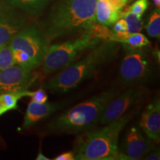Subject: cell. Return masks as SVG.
I'll return each mask as SVG.
<instances>
[{"label": "cell", "mask_w": 160, "mask_h": 160, "mask_svg": "<svg viewBox=\"0 0 160 160\" xmlns=\"http://www.w3.org/2000/svg\"><path fill=\"white\" fill-rule=\"evenodd\" d=\"M125 54L119 70V81L122 85H131L145 81L151 75V63L147 51L133 48L122 44Z\"/></svg>", "instance_id": "cell-7"}, {"label": "cell", "mask_w": 160, "mask_h": 160, "mask_svg": "<svg viewBox=\"0 0 160 160\" xmlns=\"http://www.w3.org/2000/svg\"><path fill=\"white\" fill-rule=\"evenodd\" d=\"M32 71L17 65L0 70V94L28 90L36 79Z\"/></svg>", "instance_id": "cell-8"}, {"label": "cell", "mask_w": 160, "mask_h": 160, "mask_svg": "<svg viewBox=\"0 0 160 160\" xmlns=\"http://www.w3.org/2000/svg\"><path fill=\"white\" fill-rule=\"evenodd\" d=\"M123 1L125 2V4H127L128 2L129 1H131V0H123Z\"/></svg>", "instance_id": "cell-29"}, {"label": "cell", "mask_w": 160, "mask_h": 160, "mask_svg": "<svg viewBox=\"0 0 160 160\" xmlns=\"http://www.w3.org/2000/svg\"><path fill=\"white\" fill-rule=\"evenodd\" d=\"M25 25V18L14 8L0 4V47L8 45L12 38Z\"/></svg>", "instance_id": "cell-11"}, {"label": "cell", "mask_w": 160, "mask_h": 160, "mask_svg": "<svg viewBox=\"0 0 160 160\" xmlns=\"http://www.w3.org/2000/svg\"><path fill=\"white\" fill-rule=\"evenodd\" d=\"M146 31L151 37L160 38V11L158 8H155L150 14Z\"/></svg>", "instance_id": "cell-18"}, {"label": "cell", "mask_w": 160, "mask_h": 160, "mask_svg": "<svg viewBox=\"0 0 160 160\" xmlns=\"http://www.w3.org/2000/svg\"><path fill=\"white\" fill-rule=\"evenodd\" d=\"M132 118V114H123L107 124L105 127L83 133L77 140L74 159H122L119 150V137L122 130Z\"/></svg>", "instance_id": "cell-3"}, {"label": "cell", "mask_w": 160, "mask_h": 160, "mask_svg": "<svg viewBox=\"0 0 160 160\" xmlns=\"http://www.w3.org/2000/svg\"><path fill=\"white\" fill-rule=\"evenodd\" d=\"M63 106V103H37L31 100L28 104L22 124L23 128H28L48 117Z\"/></svg>", "instance_id": "cell-13"}, {"label": "cell", "mask_w": 160, "mask_h": 160, "mask_svg": "<svg viewBox=\"0 0 160 160\" xmlns=\"http://www.w3.org/2000/svg\"><path fill=\"white\" fill-rule=\"evenodd\" d=\"M33 91H30L28 90L23 91L11 92V93H5L0 94L2 100L7 111L11 110H16L18 108V101L24 97H31Z\"/></svg>", "instance_id": "cell-16"}, {"label": "cell", "mask_w": 160, "mask_h": 160, "mask_svg": "<svg viewBox=\"0 0 160 160\" xmlns=\"http://www.w3.org/2000/svg\"><path fill=\"white\" fill-rule=\"evenodd\" d=\"M5 4L15 9L28 13L32 16H37L52 0H3Z\"/></svg>", "instance_id": "cell-15"}, {"label": "cell", "mask_w": 160, "mask_h": 160, "mask_svg": "<svg viewBox=\"0 0 160 160\" xmlns=\"http://www.w3.org/2000/svg\"><path fill=\"white\" fill-rule=\"evenodd\" d=\"M153 143L138 128L133 126L126 133L119 151L122 159H142L144 156L154 148Z\"/></svg>", "instance_id": "cell-9"}, {"label": "cell", "mask_w": 160, "mask_h": 160, "mask_svg": "<svg viewBox=\"0 0 160 160\" xmlns=\"http://www.w3.org/2000/svg\"><path fill=\"white\" fill-rule=\"evenodd\" d=\"M116 96L117 92L113 90L102 92L51 120L47 128L59 133H83L91 131L99 123L106 106Z\"/></svg>", "instance_id": "cell-4"}, {"label": "cell", "mask_w": 160, "mask_h": 160, "mask_svg": "<svg viewBox=\"0 0 160 160\" xmlns=\"http://www.w3.org/2000/svg\"><path fill=\"white\" fill-rule=\"evenodd\" d=\"M149 6L148 0H137L133 5L128 8L129 11L132 13L137 15V17H142L146 10Z\"/></svg>", "instance_id": "cell-22"}, {"label": "cell", "mask_w": 160, "mask_h": 160, "mask_svg": "<svg viewBox=\"0 0 160 160\" xmlns=\"http://www.w3.org/2000/svg\"><path fill=\"white\" fill-rule=\"evenodd\" d=\"M121 11L111 7L107 0H97L96 5V22L99 25L109 27L120 18Z\"/></svg>", "instance_id": "cell-14"}, {"label": "cell", "mask_w": 160, "mask_h": 160, "mask_svg": "<svg viewBox=\"0 0 160 160\" xmlns=\"http://www.w3.org/2000/svg\"><path fill=\"white\" fill-rule=\"evenodd\" d=\"M111 32L113 36V41L118 42L120 39L127 37L129 34L128 31L127 24H126L125 19L122 18H119L113 25Z\"/></svg>", "instance_id": "cell-20"}, {"label": "cell", "mask_w": 160, "mask_h": 160, "mask_svg": "<svg viewBox=\"0 0 160 160\" xmlns=\"http://www.w3.org/2000/svg\"><path fill=\"white\" fill-rule=\"evenodd\" d=\"M15 65L8 45L0 47V70Z\"/></svg>", "instance_id": "cell-21"}, {"label": "cell", "mask_w": 160, "mask_h": 160, "mask_svg": "<svg viewBox=\"0 0 160 160\" xmlns=\"http://www.w3.org/2000/svg\"><path fill=\"white\" fill-rule=\"evenodd\" d=\"M140 128L154 143L160 141V99H154L142 114L139 122Z\"/></svg>", "instance_id": "cell-12"}, {"label": "cell", "mask_w": 160, "mask_h": 160, "mask_svg": "<svg viewBox=\"0 0 160 160\" xmlns=\"http://www.w3.org/2000/svg\"><path fill=\"white\" fill-rule=\"evenodd\" d=\"M97 0H57L43 23L42 31L50 41L93 28Z\"/></svg>", "instance_id": "cell-1"}, {"label": "cell", "mask_w": 160, "mask_h": 160, "mask_svg": "<svg viewBox=\"0 0 160 160\" xmlns=\"http://www.w3.org/2000/svg\"><path fill=\"white\" fill-rule=\"evenodd\" d=\"M143 93V90L132 88L122 93L119 97H115L106 106L99 122L102 125H107L122 117L131 106L142 97Z\"/></svg>", "instance_id": "cell-10"}, {"label": "cell", "mask_w": 160, "mask_h": 160, "mask_svg": "<svg viewBox=\"0 0 160 160\" xmlns=\"http://www.w3.org/2000/svg\"><path fill=\"white\" fill-rule=\"evenodd\" d=\"M49 40L42 29L35 24L24 26L8 44L11 51H22L31 58L35 68L42 65Z\"/></svg>", "instance_id": "cell-6"}, {"label": "cell", "mask_w": 160, "mask_h": 160, "mask_svg": "<svg viewBox=\"0 0 160 160\" xmlns=\"http://www.w3.org/2000/svg\"><path fill=\"white\" fill-rule=\"evenodd\" d=\"M120 18L125 19L127 24L128 34L139 33L143 28V21L142 17H137V15L132 13L128 9H126L124 11H121Z\"/></svg>", "instance_id": "cell-17"}, {"label": "cell", "mask_w": 160, "mask_h": 160, "mask_svg": "<svg viewBox=\"0 0 160 160\" xmlns=\"http://www.w3.org/2000/svg\"><path fill=\"white\" fill-rule=\"evenodd\" d=\"M118 42L125 44V45L131 48H145L151 44L149 39L140 32L129 34L127 37L119 40Z\"/></svg>", "instance_id": "cell-19"}, {"label": "cell", "mask_w": 160, "mask_h": 160, "mask_svg": "<svg viewBox=\"0 0 160 160\" xmlns=\"http://www.w3.org/2000/svg\"><path fill=\"white\" fill-rule=\"evenodd\" d=\"M119 42L104 40L93 48L85 57L63 68L58 74L45 84V88L65 93L76 88L80 84L94 75L99 68L117 57Z\"/></svg>", "instance_id": "cell-2"}, {"label": "cell", "mask_w": 160, "mask_h": 160, "mask_svg": "<svg viewBox=\"0 0 160 160\" xmlns=\"http://www.w3.org/2000/svg\"><path fill=\"white\" fill-rule=\"evenodd\" d=\"M0 4H1V2H0Z\"/></svg>", "instance_id": "cell-30"}, {"label": "cell", "mask_w": 160, "mask_h": 160, "mask_svg": "<svg viewBox=\"0 0 160 160\" xmlns=\"http://www.w3.org/2000/svg\"><path fill=\"white\" fill-rule=\"evenodd\" d=\"M160 159V152L159 149H156L153 148L148 153L144 156L142 159L145 160H159Z\"/></svg>", "instance_id": "cell-24"}, {"label": "cell", "mask_w": 160, "mask_h": 160, "mask_svg": "<svg viewBox=\"0 0 160 160\" xmlns=\"http://www.w3.org/2000/svg\"><path fill=\"white\" fill-rule=\"evenodd\" d=\"M5 112H7V110L5 108V105H4L2 100L1 97H0V116L4 114Z\"/></svg>", "instance_id": "cell-26"}, {"label": "cell", "mask_w": 160, "mask_h": 160, "mask_svg": "<svg viewBox=\"0 0 160 160\" xmlns=\"http://www.w3.org/2000/svg\"><path fill=\"white\" fill-rule=\"evenodd\" d=\"M74 152L67 151L56 157L53 160H74Z\"/></svg>", "instance_id": "cell-25"}, {"label": "cell", "mask_w": 160, "mask_h": 160, "mask_svg": "<svg viewBox=\"0 0 160 160\" xmlns=\"http://www.w3.org/2000/svg\"><path fill=\"white\" fill-rule=\"evenodd\" d=\"M108 34L106 26L96 25L93 28L80 33L74 39L48 46L42 62L44 73L63 69L73 62L86 50L92 49L105 40Z\"/></svg>", "instance_id": "cell-5"}, {"label": "cell", "mask_w": 160, "mask_h": 160, "mask_svg": "<svg viewBox=\"0 0 160 160\" xmlns=\"http://www.w3.org/2000/svg\"><path fill=\"white\" fill-rule=\"evenodd\" d=\"M36 159L37 160H50L49 158L46 157L45 155L43 154L42 152L40 151L39 152V153H38V155L37 156V158H36Z\"/></svg>", "instance_id": "cell-27"}, {"label": "cell", "mask_w": 160, "mask_h": 160, "mask_svg": "<svg viewBox=\"0 0 160 160\" xmlns=\"http://www.w3.org/2000/svg\"><path fill=\"white\" fill-rule=\"evenodd\" d=\"M153 1V4H154V5L156 6V8H159L160 7V0H152Z\"/></svg>", "instance_id": "cell-28"}, {"label": "cell", "mask_w": 160, "mask_h": 160, "mask_svg": "<svg viewBox=\"0 0 160 160\" xmlns=\"http://www.w3.org/2000/svg\"><path fill=\"white\" fill-rule=\"evenodd\" d=\"M31 97L33 101L37 103H45L48 101V98L45 90L42 88L36 91H33Z\"/></svg>", "instance_id": "cell-23"}]
</instances>
